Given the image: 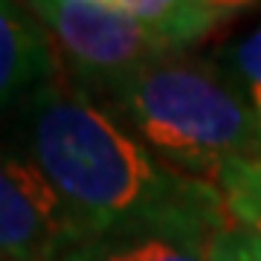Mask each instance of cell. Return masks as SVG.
I'll return each instance as SVG.
<instances>
[{
	"label": "cell",
	"instance_id": "cell-11",
	"mask_svg": "<svg viewBox=\"0 0 261 261\" xmlns=\"http://www.w3.org/2000/svg\"><path fill=\"white\" fill-rule=\"evenodd\" d=\"M252 102H255V111L261 116V87H252Z\"/></svg>",
	"mask_w": 261,
	"mask_h": 261
},
{
	"label": "cell",
	"instance_id": "cell-1",
	"mask_svg": "<svg viewBox=\"0 0 261 261\" xmlns=\"http://www.w3.org/2000/svg\"><path fill=\"white\" fill-rule=\"evenodd\" d=\"M12 145L53 183L82 238L157 232L212 244L232 224L215 183L177 171L75 82L29 96L12 116Z\"/></svg>",
	"mask_w": 261,
	"mask_h": 261
},
{
	"label": "cell",
	"instance_id": "cell-3",
	"mask_svg": "<svg viewBox=\"0 0 261 261\" xmlns=\"http://www.w3.org/2000/svg\"><path fill=\"white\" fill-rule=\"evenodd\" d=\"M56 41L67 73L87 93L111 96L171 49L113 0H32L27 3Z\"/></svg>",
	"mask_w": 261,
	"mask_h": 261
},
{
	"label": "cell",
	"instance_id": "cell-9",
	"mask_svg": "<svg viewBox=\"0 0 261 261\" xmlns=\"http://www.w3.org/2000/svg\"><path fill=\"white\" fill-rule=\"evenodd\" d=\"M209 261H261V235L247 226L229 224L212 238Z\"/></svg>",
	"mask_w": 261,
	"mask_h": 261
},
{
	"label": "cell",
	"instance_id": "cell-4",
	"mask_svg": "<svg viewBox=\"0 0 261 261\" xmlns=\"http://www.w3.org/2000/svg\"><path fill=\"white\" fill-rule=\"evenodd\" d=\"M82 238L41 168L0 142V261H56Z\"/></svg>",
	"mask_w": 261,
	"mask_h": 261
},
{
	"label": "cell",
	"instance_id": "cell-7",
	"mask_svg": "<svg viewBox=\"0 0 261 261\" xmlns=\"http://www.w3.org/2000/svg\"><path fill=\"white\" fill-rule=\"evenodd\" d=\"M56 261H209V244L183 235H96L79 238Z\"/></svg>",
	"mask_w": 261,
	"mask_h": 261
},
{
	"label": "cell",
	"instance_id": "cell-2",
	"mask_svg": "<svg viewBox=\"0 0 261 261\" xmlns=\"http://www.w3.org/2000/svg\"><path fill=\"white\" fill-rule=\"evenodd\" d=\"M113 113L151 151L215 183L226 160H261V116L212 64L163 56L111 93Z\"/></svg>",
	"mask_w": 261,
	"mask_h": 261
},
{
	"label": "cell",
	"instance_id": "cell-6",
	"mask_svg": "<svg viewBox=\"0 0 261 261\" xmlns=\"http://www.w3.org/2000/svg\"><path fill=\"white\" fill-rule=\"evenodd\" d=\"M113 6L151 29L171 53L206 41L250 9V3L235 0H113Z\"/></svg>",
	"mask_w": 261,
	"mask_h": 261
},
{
	"label": "cell",
	"instance_id": "cell-10",
	"mask_svg": "<svg viewBox=\"0 0 261 261\" xmlns=\"http://www.w3.org/2000/svg\"><path fill=\"white\" fill-rule=\"evenodd\" d=\"M224 61L244 82H250L252 87H261V29H255L244 41L232 44L224 53Z\"/></svg>",
	"mask_w": 261,
	"mask_h": 261
},
{
	"label": "cell",
	"instance_id": "cell-8",
	"mask_svg": "<svg viewBox=\"0 0 261 261\" xmlns=\"http://www.w3.org/2000/svg\"><path fill=\"white\" fill-rule=\"evenodd\" d=\"M215 186L224 195L229 221L261 235V160H226Z\"/></svg>",
	"mask_w": 261,
	"mask_h": 261
},
{
	"label": "cell",
	"instance_id": "cell-5",
	"mask_svg": "<svg viewBox=\"0 0 261 261\" xmlns=\"http://www.w3.org/2000/svg\"><path fill=\"white\" fill-rule=\"evenodd\" d=\"M56 79L61 58L47 27L27 3L0 0V111H18Z\"/></svg>",
	"mask_w": 261,
	"mask_h": 261
}]
</instances>
